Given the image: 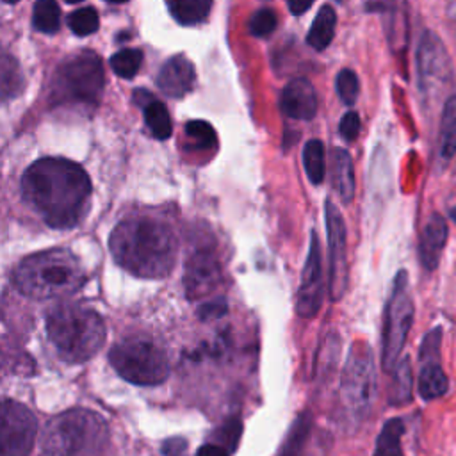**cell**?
Masks as SVG:
<instances>
[{
	"label": "cell",
	"instance_id": "obj_1",
	"mask_svg": "<svg viewBox=\"0 0 456 456\" xmlns=\"http://www.w3.org/2000/svg\"><path fill=\"white\" fill-rule=\"evenodd\" d=\"M21 194L50 228L69 230L89 212L91 180L77 162L64 157H43L25 169Z\"/></svg>",
	"mask_w": 456,
	"mask_h": 456
},
{
	"label": "cell",
	"instance_id": "obj_2",
	"mask_svg": "<svg viewBox=\"0 0 456 456\" xmlns=\"http://www.w3.org/2000/svg\"><path fill=\"white\" fill-rule=\"evenodd\" d=\"M109 249L114 262L126 273L159 280L173 271L178 240L164 221L150 216H130L112 230Z\"/></svg>",
	"mask_w": 456,
	"mask_h": 456
},
{
	"label": "cell",
	"instance_id": "obj_3",
	"mask_svg": "<svg viewBox=\"0 0 456 456\" xmlns=\"http://www.w3.org/2000/svg\"><path fill=\"white\" fill-rule=\"evenodd\" d=\"M86 281L80 260L62 248L25 256L12 273L16 290L32 299H55L75 294Z\"/></svg>",
	"mask_w": 456,
	"mask_h": 456
},
{
	"label": "cell",
	"instance_id": "obj_4",
	"mask_svg": "<svg viewBox=\"0 0 456 456\" xmlns=\"http://www.w3.org/2000/svg\"><path fill=\"white\" fill-rule=\"evenodd\" d=\"M46 335L62 360L82 363L100 351L107 331L96 310L77 303H62L46 314Z\"/></svg>",
	"mask_w": 456,
	"mask_h": 456
},
{
	"label": "cell",
	"instance_id": "obj_5",
	"mask_svg": "<svg viewBox=\"0 0 456 456\" xmlns=\"http://www.w3.org/2000/svg\"><path fill=\"white\" fill-rule=\"evenodd\" d=\"M109 442L102 415L84 408L53 417L43 436L41 456H100Z\"/></svg>",
	"mask_w": 456,
	"mask_h": 456
},
{
	"label": "cell",
	"instance_id": "obj_6",
	"mask_svg": "<svg viewBox=\"0 0 456 456\" xmlns=\"http://www.w3.org/2000/svg\"><path fill=\"white\" fill-rule=\"evenodd\" d=\"M105 84V73L100 57L94 52H78L64 59L52 80L50 98L53 103L75 107H96Z\"/></svg>",
	"mask_w": 456,
	"mask_h": 456
},
{
	"label": "cell",
	"instance_id": "obj_7",
	"mask_svg": "<svg viewBox=\"0 0 456 456\" xmlns=\"http://www.w3.org/2000/svg\"><path fill=\"white\" fill-rule=\"evenodd\" d=\"M109 362L132 385L153 387L169 374L166 351L146 335H130L116 342L109 351Z\"/></svg>",
	"mask_w": 456,
	"mask_h": 456
},
{
	"label": "cell",
	"instance_id": "obj_8",
	"mask_svg": "<svg viewBox=\"0 0 456 456\" xmlns=\"http://www.w3.org/2000/svg\"><path fill=\"white\" fill-rule=\"evenodd\" d=\"M413 322V301L408 289V274L401 269L392 283V292L385 306L383 321V349L381 363L385 370H392L397 365V358L404 347L406 337Z\"/></svg>",
	"mask_w": 456,
	"mask_h": 456
},
{
	"label": "cell",
	"instance_id": "obj_9",
	"mask_svg": "<svg viewBox=\"0 0 456 456\" xmlns=\"http://www.w3.org/2000/svg\"><path fill=\"white\" fill-rule=\"evenodd\" d=\"M342 401L346 408L362 417L372 404L376 392V370L372 353L365 344H354L342 370Z\"/></svg>",
	"mask_w": 456,
	"mask_h": 456
},
{
	"label": "cell",
	"instance_id": "obj_10",
	"mask_svg": "<svg viewBox=\"0 0 456 456\" xmlns=\"http://www.w3.org/2000/svg\"><path fill=\"white\" fill-rule=\"evenodd\" d=\"M417 71L419 89L426 98H436L452 82L447 50L442 39L431 30H424L420 36L417 48Z\"/></svg>",
	"mask_w": 456,
	"mask_h": 456
},
{
	"label": "cell",
	"instance_id": "obj_11",
	"mask_svg": "<svg viewBox=\"0 0 456 456\" xmlns=\"http://www.w3.org/2000/svg\"><path fill=\"white\" fill-rule=\"evenodd\" d=\"M0 419V456H28L37 433L34 413L18 401L4 399Z\"/></svg>",
	"mask_w": 456,
	"mask_h": 456
},
{
	"label": "cell",
	"instance_id": "obj_12",
	"mask_svg": "<svg viewBox=\"0 0 456 456\" xmlns=\"http://www.w3.org/2000/svg\"><path fill=\"white\" fill-rule=\"evenodd\" d=\"M326 233H328V285L333 301H338L347 285V253H346V224L340 210L331 200L324 203Z\"/></svg>",
	"mask_w": 456,
	"mask_h": 456
},
{
	"label": "cell",
	"instance_id": "obj_13",
	"mask_svg": "<svg viewBox=\"0 0 456 456\" xmlns=\"http://www.w3.org/2000/svg\"><path fill=\"white\" fill-rule=\"evenodd\" d=\"M221 283V264L216 251L208 246H198L187 258L183 287L191 301L205 299Z\"/></svg>",
	"mask_w": 456,
	"mask_h": 456
},
{
	"label": "cell",
	"instance_id": "obj_14",
	"mask_svg": "<svg viewBox=\"0 0 456 456\" xmlns=\"http://www.w3.org/2000/svg\"><path fill=\"white\" fill-rule=\"evenodd\" d=\"M322 256L321 244L315 232H310V246L308 255L301 273V283L297 289L296 312L301 317H314L322 303Z\"/></svg>",
	"mask_w": 456,
	"mask_h": 456
},
{
	"label": "cell",
	"instance_id": "obj_15",
	"mask_svg": "<svg viewBox=\"0 0 456 456\" xmlns=\"http://www.w3.org/2000/svg\"><path fill=\"white\" fill-rule=\"evenodd\" d=\"M280 109L292 119H312L317 112V94L312 82L303 77L289 80L280 96Z\"/></svg>",
	"mask_w": 456,
	"mask_h": 456
},
{
	"label": "cell",
	"instance_id": "obj_16",
	"mask_svg": "<svg viewBox=\"0 0 456 456\" xmlns=\"http://www.w3.org/2000/svg\"><path fill=\"white\" fill-rule=\"evenodd\" d=\"M196 82V71L192 62L185 55L169 57L159 71L157 86L169 98L185 96Z\"/></svg>",
	"mask_w": 456,
	"mask_h": 456
},
{
	"label": "cell",
	"instance_id": "obj_17",
	"mask_svg": "<svg viewBox=\"0 0 456 456\" xmlns=\"http://www.w3.org/2000/svg\"><path fill=\"white\" fill-rule=\"evenodd\" d=\"M447 223L440 214H431L429 221L422 228L420 242H419V258L426 271L436 269L440 262L442 249L447 240Z\"/></svg>",
	"mask_w": 456,
	"mask_h": 456
},
{
	"label": "cell",
	"instance_id": "obj_18",
	"mask_svg": "<svg viewBox=\"0 0 456 456\" xmlns=\"http://www.w3.org/2000/svg\"><path fill=\"white\" fill-rule=\"evenodd\" d=\"M331 183L344 203H351L354 198V169L347 150L333 148L331 153Z\"/></svg>",
	"mask_w": 456,
	"mask_h": 456
},
{
	"label": "cell",
	"instance_id": "obj_19",
	"mask_svg": "<svg viewBox=\"0 0 456 456\" xmlns=\"http://www.w3.org/2000/svg\"><path fill=\"white\" fill-rule=\"evenodd\" d=\"M335 25H337V14L335 9L331 5H322L314 21L312 27L306 34V43L314 48V50H324L330 46V43L333 41L335 36Z\"/></svg>",
	"mask_w": 456,
	"mask_h": 456
},
{
	"label": "cell",
	"instance_id": "obj_20",
	"mask_svg": "<svg viewBox=\"0 0 456 456\" xmlns=\"http://www.w3.org/2000/svg\"><path fill=\"white\" fill-rule=\"evenodd\" d=\"M449 388V379L442 370L438 360H426L422 362L420 374H419V394L422 399L431 401L442 397Z\"/></svg>",
	"mask_w": 456,
	"mask_h": 456
},
{
	"label": "cell",
	"instance_id": "obj_21",
	"mask_svg": "<svg viewBox=\"0 0 456 456\" xmlns=\"http://www.w3.org/2000/svg\"><path fill=\"white\" fill-rule=\"evenodd\" d=\"M438 153H440V159L444 160H451L456 153V94L447 96L442 109Z\"/></svg>",
	"mask_w": 456,
	"mask_h": 456
},
{
	"label": "cell",
	"instance_id": "obj_22",
	"mask_svg": "<svg viewBox=\"0 0 456 456\" xmlns=\"http://www.w3.org/2000/svg\"><path fill=\"white\" fill-rule=\"evenodd\" d=\"M141 107H142V114H144V123L150 128V132L160 141L167 139L173 132V123H171L167 107L162 102L155 100L151 94L146 96V100L141 103Z\"/></svg>",
	"mask_w": 456,
	"mask_h": 456
},
{
	"label": "cell",
	"instance_id": "obj_23",
	"mask_svg": "<svg viewBox=\"0 0 456 456\" xmlns=\"http://www.w3.org/2000/svg\"><path fill=\"white\" fill-rule=\"evenodd\" d=\"M403 433H404V424L401 419L387 420L378 435L376 449L372 456H404L401 447Z\"/></svg>",
	"mask_w": 456,
	"mask_h": 456
},
{
	"label": "cell",
	"instance_id": "obj_24",
	"mask_svg": "<svg viewBox=\"0 0 456 456\" xmlns=\"http://www.w3.org/2000/svg\"><path fill=\"white\" fill-rule=\"evenodd\" d=\"M0 86H2V100L7 102L18 96L25 87V78L18 61L11 53L2 55L0 64Z\"/></svg>",
	"mask_w": 456,
	"mask_h": 456
},
{
	"label": "cell",
	"instance_id": "obj_25",
	"mask_svg": "<svg viewBox=\"0 0 456 456\" xmlns=\"http://www.w3.org/2000/svg\"><path fill=\"white\" fill-rule=\"evenodd\" d=\"M212 7L208 0H182V2H167V9L171 16L180 25H196L203 21Z\"/></svg>",
	"mask_w": 456,
	"mask_h": 456
},
{
	"label": "cell",
	"instance_id": "obj_26",
	"mask_svg": "<svg viewBox=\"0 0 456 456\" xmlns=\"http://www.w3.org/2000/svg\"><path fill=\"white\" fill-rule=\"evenodd\" d=\"M303 166L306 171L308 180L314 185H319L326 175V162H324V146L319 139H310L303 146Z\"/></svg>",
	"mask_w": 456,
	"mask_h": 456
},
{
	"label": "cell",
	"instance_id": "obj_27",
	"mask_svg": "<svg viewBox=\"0 0 456 456\" xmlns=\"http://www.w3.org/2000/svg\"><path fill=\"white\" fill-rule=\"evenodd\" d=\"M310 426H312V419L310 413H301L296 417V420L292 422L285 444L281 447L280 456H301L305 444L308 440V433H310Z\"/></svg>",
	"mask_w": 456,
	"mask_h": 456
},
{
	"label": "cell",
	"instance_id": "obj_28",
	"mask_svg": "<svg viewBox=\"0 0 456 456\" xmlns=\"http://www.w3.org/2000/svg\"><path fill=\"white\" fill-rule=\"evenodd\" d=\"M61 25V9L52 0H39L32 9V27L43 34H53Z\"/></svg>",
	"mask_w": 456,
	"mask_h": 456
},
{
	"label": "cell",
	"instance_id": "obj_29",
	"mask_svg": "<svg viewBox=\"0 0 456 456\" xmlns=\"http://www.w3.org/2000/svg\"><path fill=\"white\" fill-rule=\"evenodd\" d=\"M411 399V369L410 360L403 358L394 367V378L390 387V403L392 404H404Z\"/></svg>",
	"mask_w": 456,
	"mask_h": 456
},
{
	"label": "cell",
	"instance_id": "obj_30",
	"mask_svg": "<svg viewBox=\"0 0 456 456\" xmlns=\"http://www.w3.org/2000/svg\"><path fill=\"white\" fill-rule=\"evenodd\" d=\"M142 64V52L137 48H123L110 57L112 71L121 78H132Z\"/></svg>",
	"mask_w": 456,
	"mask_h": 456
},
{
	"label": "cell",
	"instance_id": "obj_31",
	"mask_svg": "<svg viewBox=\"0 0 456 456\" xmlns=\"http://www.w3.org/2000/svg\"><path fill=\"white\" fill-rule=\"evenodd\" d=\"M98 25H100V18H98V12L94 7L91 5H86V7H80V9H75L69 16H68V27L71 28V32L75 36H89V34H94L98 30Z\"/></svg>",
	"mask_w": 456,
	"mask_h": 456
},
{
	"label": "cell",
	"instance_id": "obj_32",
	"mask_svg": "<svg viewBox=\"0 0 456 456\" xmlns=\"http://www.w3.org/2000/svg\"><path fill=\"white\" fill-rule=\"evenodd\" d=\"M185 135L189 142L200 150H210L216 146V130L203 119H192L185 125Z\"/></svg>",
	"mask_w": 456,
	"mask_h": 456
},
{
	"label": "cell",
	"instance_id": "obj_33",
	"mask_svg": "<svg viewBox=\"0 0 456 456\" xmlns=\"http://www.w3.org/2000/svg\"><path fill=\"white\" fill-rule=\"evenodd\" d=\"M335 87H337V94L338 98L346 103V105H353L358 98L360 93V82L354 71L351 69H340L335 80Z\"/></svg>",
	"mask_w": 456,
	"mask_h": 456
},
{
	"label": "cell",
	"instance_id": "obj_34",
	"mask_svg": "<svg viewBox=\"0 0 456 456\" xmlns=\"http://www.w3.org/2000/svg\"><path fill=\"white\" fill-rule=\"evenodd\" d=\"M276 25H278L276 12L269 7H262L249 20V32L256 37H265L274 32Z\"/></svg>",
	"mask_w": 456,
	"mask_h": 456
},
{
	"label": "cell",
	"instance_id": "obj_35",
	"mask_svg": "<svg viewBox=\"0 0 456 456\" xmlns=\"http://www.w3.org/2000/svg\"><path fill=\"white\" fill-rule=\"evenodd\" d=\"M240 433H242L240 420L237 417H230L223 422V426H219L216 429L214 438L223 445V449L235 451L237 444H239V438H240Z\"/></svg>",
	"mask_w": 456,
	"mask_h": 456
},
{
	"label": "cell",
	"instance_id": "obj_36",
	"mask_svg": "<svg viewBox=\"0 0 456 456\" xmlns=\"http://www.w3.org/2000/svg\"><path fill=\"white\" fill-rule=\"evenodd\" d=\"M360 126H362L360 116H358L354 110H349V112H346L344 118L340 119V125H338L340 135H342L347 142H351V141H354V139L358 137Z\"/></svg>",
	"mask_w": 456,
	"mask_h": 456
},
{
	"label": "cell",
	"instance_id": "obj_37",
	"mask_svg": "<svg viewBox=\"0 0 456 456\" xmlns=\"http://www.w3.org/2000/svg\"><path fill=\"white\" fill-rule=\"evenodd\" d=\"M160 451H162L164 456H183L185 451H187V440L182 438V436L167 438V440L162 442Z\"/></svg>",
	"mask_w": 456,
	"mask_h": 456
},
{
	"label": "cell",
	"instance_id": "obj_38",
	"mask_svg": "<svg viewBox=\"0 0 456 456\" xmlns=\"http://www.w3.org/2000/svg\"><path fill=\"white\" fill-rule=\"evenodd\" d=\"M226 312V303L223 299H216V301H208L205 303L200 310L198 315L201 319H214V317H221Z\"/></svg>",
	"mask_w": 456,
	"mask_h": 456
},
{
	"label": "cell",
	"instance_id": "obj_39",
	"mask_svg": "<svg viewBox=\"0 0 456 456\" xmlns=\"http://www.w3.org/2000/svg\"><path fill=\"white\" fill-rule=\"evenodd\" d=\"M196 456H228V452L217 444H205L198 449Z\"/></svg>",
	"mask_w": 456,
	"mask_h": 456
},
{
	"label": "cell",
	"instance_id": "obj_40",
	"mask_svg": "<svg viewBox=\"0 0 456 456\" xmlns=\"http://www.w3.org/2000/svg\"><path fill=\"white\" fill-rule=\"evenodd\" d=\"M287 5H289V11L292 14H303L305 11H308L312 7V2H294V0H290Z\"/></svg>",
	"mask_w": 456,
	"mask_h": 456
},
{
	"label": "cell",
	"instance_id": "obj_41",
	"mask_svg": "<svg viewBox=\"0 0 456 456\" xmlns=\"http://www.w3.org/2000/svg\"><path fill=\"white\" fill-rule=\"evenodd\" d=\"M449 217H451V219H452V221H454V223H456V207H454V208H451V210H449Z\"/></svg>",
	"mask_w": 456,
	"mask_h": 456
}]
</instances>
